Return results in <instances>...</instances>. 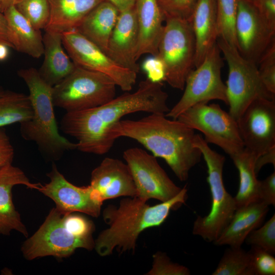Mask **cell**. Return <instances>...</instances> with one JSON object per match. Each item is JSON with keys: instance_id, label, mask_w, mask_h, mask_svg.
Returning <instances> with one entry per match:
<instances>
[{"instance_id": "obj_1", "label": "cell", "mask_w": 275, "mask_h": 275, "mask_svg": "<svg viewBox=\"0 0 275 275\" xmlns=\"http://www.w3.org/2000/svg\"><path fill=\"white\" fill-rule=\"evenodd\" d=\"M168 95L161 82L148 78L141 81L133 93H126L92 108L66 112L61 121V129L76 139L77 150L102 155L113 145L108 131L124 116L138 112L166 114L170 109Z\"/></svg>"}, {"instance_id": "obj_2", "label": "cell", "mask_w": 275, "mask_h": 275, "mask_svg": "<svg viewBox=\"0 0 275 275\" xmlns=\"http://www.w3.org/2000/svg\"><path fill=\"white\" fill-rule=\"evenodd\" d=\"M195 134L178 120L155 113L138 120H121L108 131L113 144L118 138H129L163 159L181 181L188 179L190 170L201 160L202 153L194 143Z\"/></svg>"}, {"instance_id": "obj_3", "label": "cell", "mask_w": 275, "mask_h": 275, "mask_svg": "<svg viewBox=\"0 0 275 275\" xmlns=\"http://www.w3.org/2000/svg\"><path fill=\"white\" fill-rule=\"evenodd\" d=\"M187 193L185 186L173 198L154 206L137 197L121 199L118 207L107 206L102 216L108 227L95 240L97 254L102 257L108 256L116 248L120 253L134 252L140 234L146 229L161 225L171 210L185 203Z\"/></svg>"}, {"instance_id": "obj_4", "label": "cell", "mask_w": 275, "mask_h": 275, "mask_svg": "<svg viewBox=\"0 0 275 275\" xmlns=\"http://www.w3.org/2000/svg\"><path fill=\"white\" fill-rule=\"evenodd\" d=\"M94 230L93 222L86 217L73 212L63 213L54 207L21 250L28 260L48 256L68 257L77 249H94Z\"/></svg>"}, {"instance_id": "obj_5", "label": "cell", "mask_w": 275, "mask_h": 275, "mask_svg": "<svg viewBox=\"0 0 275 275\" xmlns=\"http://www.w3.org/2000/svg\"><path fill=\"white\" fill-rule=\"evenodd\" d=\"M18 75L28 87L33 107L32 118L20 123L22 138L35 142L40 152L52 160L59 159L66 151L76 149V143L70 142L58 131L52 87L42 79L34 68L20 69Z\"/></svg>"}, {"instance_id": "obj_6", "label": "cell", "mask_w": 275, "mask_h": 275, "mask_svg": "<svg viewBox=\"0 0 275 275\" xmlns=\"http://www.w3.org/2000/svg\"><path fill=\"white\" fill-rule=\"evenodd\" d=\"M194 145L203 156L207 167V182L211 196V206L209 213L198 216L193 233L208 242H214L232 219L236 210L234 198L226 190L223 179L225 157L213 150L201 134H196Z\"/></svg>"}, {"instance_id": "obj_7", "label": "cell", "mask_w": 275, "mask_h": 275, "mask_svg": "<svg viewBox=\"0 0 275 275\" xmlns=\"http://www.w3.org/2000/svg\"><path fill=\"white\" fill-rule=\"evenodd\" d=\"M160 38L155 57L162 63L164 81L182 90L189 73L195 67L196 42L190 21L168 17Z\"/></svg>"}, {"instance_id": "obj_8", "label": "cell", "mask_w": 275, "mask_h": 275, "mask_svg": "<svg viewBox=\"0 0 275 275\" xmlns=\"http://www.w3.org/2000/svg\"><path fill=\"white\" fill-rule=\"evenodd\" d=\"M116 84L107 75L78 66L52 87L54 106L66 112L102 105L115 97Z\"/></svg>"}, {"instance_id": "obj_9", "label": "cell", "mask_w": 275, "mask_h": 275, "mask_svg": "<svg viewBox=\"0 0 275 275\" xmlns=\"http://www.w3.org/2000/svg\"><path fill=\"white\" fill-rule=\"evenodd\" d=\"M228 66L227 95L229 113L236 121L254 100L265 98L274 100L263 84L257 65L239 53L237 48L220 38L216 41Z\"/></svg>"}, {"instance_id": "obj_10", "label": "cell", "mask_w": 275, "mask_h": 275, "mask_svg": "<svg viewBox=\"0 0 275 275\" xmlns=\"http://www.w3.org/2000/svg\"><path fill=\"white\" fill-rule=\"evenodd\" d=\"M221 53L216 43L202 63L189 73L182 97L165 114L167 117L177 119L188 108L212 100H220L228 105L226 85L221 77L223 62Z\"/></svg>"}, {"instance_id": "obj_11", "label": "cell", "mask_w": 275, "mask_h": 275, "mask_svg": "<svg viewBox=\"0 0 275 275\" xmlns=\"http://www.w3.org/2000/svg\"><path fill=\"white\" fill-rule=\"evenodd\" d=\"M177 119L200 131L207 143L219 147L230 157L244 149L237 121L217 104H197L183 112Z\"/></svg>"}, {"instance_id": "obj_12", "label": "cell", "mask_w": 275, "mask_h": 275, "mask_svg": "<svg viewBox=\"0 0 275 275\" xmlns=\"http://www.w3.org/2000/svg\"><path fill=\"white\" fill-rule=\"evenodd\" d=\"M62 39L64 48L76 66L107 75L124 91L132 89L137 73L118 64L76 30L63 33Z\"/></svg>"}, {"instance_id": "obj_13", "label": "cell", "mask_w": 275, "mask_h": 275, "mask_svg": "<svg viewBox=\"0 0 275 275\" xmlns=\"http://www.w3.org/2000/svg\"><path fill=\"white\" fill-rule=\"evenodd\" d=\"M123 157L132 176L138 191L137 197L147 201L154 199L166 202L181 190L160 167L156 157L139 148H131Z\"/></svg>"}, {"instance_id": "obj_14", "label": "cell", "mask_w": 275, "mask_h": 275, "mask_svg": "<svg viewBox=\"0 0 275 275\" xmlns=\"http://www.w3.org/2000/svg\"><path fill=\"white\" fill-rule=\"evenodd\" d=\"M237 122L244 148L256 159L275 146V99H255Z\"/></svg>"}, {"instance_id": "obj_15", "label": "cell", "mask_w": 275, "mask_h": 275, "mask_svg": "<svg viewBox=\"0 0 275 275\" xmlns=\"http://www.w3.org/2000/svg\"><path fill=\"white\" fill-rule=\"evenodd\" d=\"M237 49L244 58L258 64L275 41L272 29L253 5L238 0L235 24Z\"/></svg>"}, {"instance_id": "obj_16", "label": "cell", "mask_w": 275, "mask_h": 275, "mask_svg": "<svg viewBox=\"0 0 275 275\" xmlns=\"http://www.w3.org/2000/svg\"><path fill=\"white\" fill-rule=\"evenodd\" d=\"M47 176L49 182L41 184L38 190L53 200L58 210L63 213L80 212L95 217L99 216L103 202L90 185H73L58 171L54 163Z\"/></svg>"}, {"instance_id": "obj_17", "label": "cell", "mask_w": 275, "mask_h": 275, "mask_svg": "<svg viewBox=\"0 0 275 275\" xmlns=\"http://www.w3.org/2000/svg\"><path fill=\"white\" fill-rule=\"evenodd\" d=\"M91 187L101 201L119 197H135L137 189L127 163L106 157L91 173Z\"/></svg>"}, {"instance_id": "obj_18", "label": "cell", "mask_w": 275, "mask_h": 275, "mask_svg": "<svg viewBox=\"0 0 275 275\" xmlns=\"http://www.w3.org/2000/svg\"><path fill=\"white\" fill-rule=\"evenodd\" d=\"M139 44V31L133 8L120 12L111 35L107 55L120 65L136 73L139 66L136 59Z\"/></svg>"}, {"instance_id": "obj_19", "label": "cell", "mask_w": 275, "mask_h": 275, "mask_svg": "<svg viewBox=\"0 0 275 275\" xmlns=\"http://www.w3.org/2000/svg\"><path fill=\"white\" fill-rule=\"evenodd\" d=\"M19 184L38 190L41 184L30 182L21 169L12 164L0 169V234L9 235L12 230H16L25 237L28 236L12 200V188Z\"/></svg>"}, {"instance_id": "obj_20", "label": "cell", "mask_w": 275, "mask_h": 275, "mask_svg": "<svg viewBox=\"0 0 275 275\" xmlns=\"http://www.w3.org/2000/svg\"><path fill=\"white\" fill-rule=\"evenodd\" d=\"M268 210L269 206L259 200L237 208L229 224L214 244L241 246L249 233L261 225Z\"/></svg>"}, {"instance_id": "obj_21", "label": "cell", "mask_w": 275, "mask_h": 275, "mask_svg": "<svg viewBox=\"0 0 275 275\" xmlns=\"http://www.w3.org/2000/svg\"><path fill=\"white\" fill-rule=\"evenodd\" d=\"M135 10L139 31L138 61L145 54L156 56L164 18L157 0H136Z\"/></svg>"}, {"instance_id": "obj_22", "label": "cell", "mask_w": 275, "mask_h": 275, "mask_svg": "<svg viewBox=\"0 0 275 275\" xmlns=\"http://www.w3.org/2000/svg\"><path fill=\"white\" fill-rule=\"evenodd\" d=\"M189 21L195 38L197 67L218 39L216 0H197Z\"/></svg>"}, {"instance_id": "obj_23", "label": "cell", "mask_w": 275, "mask_h": 275, "mask_svg": "<svg viewBox=\"0 0 275 275\" xmlns=\"http://www.w3.org/2000/svg\"><path fill=\"white\" fill-rule=\"evenodd\" d=\"M43 42L44 59L38 71L42 79L53 87L71 74L76 66L63 49L62 34L45 31Z\"/></svg>"}, {"instance_id": "obj_24", "label": "cell", "mask_w": 275, "mask_h": 275, "mask_svg": "<svg viewBox=\"0 0 275 275\" xmlns=\"http://www.w3.org/2000/svg\"><path fill=\"white\" fill-rule=\"evenodd\" d=\"M119 13L113 4L104 0L88 14L75 30L107 54L108 41Z\"/></svg>"}, {"instance_id": "obj_25", "label": "cell", "mask_w": 275, "mask_h": 275, "mask_svg": "<svg viewBox=\"0 0 275 275\" xmlns=\"http://www.w3.org/2000/svg\"><path fill=\"white\" fill-rule=\"evenodd\" d=\"M7 21L10 38L13 48L34 58L44 53L43 36L17 10L11 6L3 13Z\"/></svg>"}, {"instance_id": "obj_26", "label": "cell", "mask_w": 275, "mask_h": 275, "mask_svg": "<svg viewBox=\"0 0 275 275\" xmlns=\"http://www.w3.org/2000/svg\"><path fill=\"white\" fill-rule=\"evenodd\" d=\"M50 18L45 31L62 34L75 30L84 18L104 0H48Z\"/></svg>"}, {"instance_id": "obj_27", "label": "cell", "mask_w": 275, "mask_h": 275, "mask_svg": "<svg viewBox=\"0 0 275 275\" xmlns=\"http://www.w3.org/2000/svg\"><path fill=\"white\" fill-rule=\"evenodd\" d=\"M239 175L238 192L234 197L236 209L258 200L259 181L255 170L256 157L245 148L231 157Z\"/></svg>"}, {"instance_id": "obj_28", "label": "cell", "mask_w": 275, "mask_h": 275, "mask_svg": "<svg viewBox=\"0 0 275 275\" xmlns=\"http://www.w3.org/2000/svg\"><path fill=\"white\" fill-rule=\"evenodd\" d=\"M33 117V107L29 95L5 91L0 96V128L15 123L20 124Z\"/></svg>"}, {"instance_id": "obj_29", "label": "cell", "mask_w": 275, "mask_h": 275, "mask_svg": "<svg viewBox=\"0 0 275 275\" xmlns=\"http://www.w3.org/2000/svg\"><path fill=\"white\" fill-rule=\"evenodd\" d=\"M212 274L253 275L249 252L241 246H229Z\"/></svg>"}, {"instance_id": "obj_30", "label": "cell", "mask_w": 275, "mask_h": 275, "mask_svg": "<svg viewBox=\"0 0 275 275\" xmlns=\"http://www.w3.org/2000/svg\"><path fill=\"white\" fill-rule=\"evenodd\" d=\"M237 4L238 0H216L218 38L236 48Z\"/></svg>"}, {"instance_id": "obj_31", "label": "cell", "mask_w": 275, "mask_h": 275, "mask_svg": "<svg viewBox=\"0 0 275 275\" xmlns=\"http://www.w3.org/2000/svg\"><path fill=\"white\" fill-rule=\"evenodd\" d=\"M15 7L36 30L40 31L47 26L50 18L48 0H22Z\"/></svg>"}, {"instance_id": "obj_32", "label": "cell", "mask_w": 275, "mask_h": 275, "mask_svg": "<svg viewBox=\"0 0 275 275\" xmlns=\"http://www.w3.org/2000/svg\"><path fill=\"white\" fill-rule=\"evenodd\" d=\"M248 245L259 247L273 255L275 253V214L261 227L253 230L246 237Z\"/></svg>"}, {"instance_id": "obj_33", "label": "cell", "mask_w": 275, "mask_h": 275, "mask_svg": "<svg viewBox=\"0 0 275 275\" xmlns=\"http://www.w3.org/2000/svg\"><path fill=\"white\" fill-rule=\"evenodd\" d=\"M261 80L267 90L275 95V41L266 50L258 66Z\"/></svg>"}, {"instance_id": "obj_34", "label": "cell", "mask_w": 275, "mask_h": 275, "mask_svg": "<svg viewBox=\"0 0 275 275\" xmlns=\"http://www.w3.org/2000/svg\"><path fill=\"white\" fill-rule=\"evenodd\" d=\"M253 275H274L275 258L273 255L257 246L248 251Z\"/></svg>"}, {"instance_id": "obj_35", "label": "cell", "mask_w": 275, "mask_h": 275, "mask_svg": "<svg viewBox=\"0 0 275 275\" xmlns=\"http://www.w3.org/2000/svg\"><path fill=\"white\" fill-rule=\"evenodd\" d=\"M189 269L186 266L173 262L166 253L157 252L153 255L151 269L149 275H189Z\"/></svg>"}, {"instance_id": "obj_36", "label": "cell", "mask_w": 275, "mask_h": 275, "mask_svg": "<svg viewBox=\"0 0 275 275\" xmlns=\"http://www.w3.org/2000/svg\"><path fill=\"white\" fill-rule=\"evenodd\" d=\"M197 0H157L164 18L190 20Z\"/></svg>"}, {"instance_id": "obj_37", "label": "cell", "mask_w": 275, "mask_h": 275, "mask_svg": "<svg viewBox=\"0 0 275 275\" xmlns=\"http://www.w3.org/2000/svg\"><path fill=\"white\" fill-rule=\"evenodd\" d=\"M258 200L268 206L275 205V172L263 180L259 181Z\"/></svg>"}, {"instance_id": "obj_38", "label": "cell", "mask_w": 275, "mask_h": 275, "mask_svg": "<svg viewBox=\"0 0 275 275\" xmlns=\"http://www.w3.org/2000/svg\"><path fill=\"white\" fill-rule=\"evenodd\" d=\"M142 68L147 75V78L153 82L164 81V73L163 65L156 57H153L145 60Z\"/></svg>"}, {"instance_id": "obj_39", "label": "cell", "mask_w": 275, "mask_h": 275, "mask_svg": "<svg viewBox=\"0 0 275 275\" xmlns=\"http://www.w3.org/2000/svg\"><path fill=\"white\" fill-rule=\"evenodd\" d=\"M14 155V148L5 130L0 128V169L12 164Z\"/></svg>"}, {"instance_id": "obj_40", "label": "cell", "mask_w": 275, "mask_h": 275, "mask_svg": "<svg viewBox=\"0 0 275 275\" xmlns=\"http://www.w3.org/2000/svg\"><path fill=\"white\" fill-rule=\"evenodd\" d=\"M255 7L270 28L275 30V0H263Z\"/></svg>"}, {"instance_id": "obj_41", "label": "cell", "mask_w": 275, "mask_h": 275, "mask_svg": "<svg viewBox=\"0 0 275 275\" xmlns=\"http://www.w3.org/2000/svg\"><path fill=\"white\" fill-rule=\"evenodd\" d=\"M271 164L275 167V146L257 158L255 163V170L257 174L265 164Z\"/></svg>"}, {"instance_id": "obj_42", "label": "cell", "mask_w": 275, "mask_h": 275, "mask_svg": "<svg viewBox=\"0 0 275 275\" xmlns=\"http://www.w3.org/2000/svg\"><path fill=\"white\" fill-rule=\"evenodd\" d=\"M0 43L13 48L11 42L7 21L4 14L0 12Z\"/></svg>"}, {"instance_id": "obj_43", "label": "cell", "mask_w": 275, "mask_h": 275, "mask_svg": "<svg viewBox=\"0 0 275 275\" xmlns=\"http://www.w3.org/2000/svg\"><path fill=\"white\" fill-rule=\"evenodd\" d=\"M113 4L119 11H124L133 8L136 0H106Z\"/></svg>"}, {"instance_id": "obj_44", "label": "cell", "mask_w": 275, "mask_h": 275, "mask_svg": "<svg viewBox=\"0 0 275 275\" xmlns=\"http://www.w3.org/2000/svg\"><path fill=\"white\" fill-rule=\"evenodd\" d=\"M22 0H0V12H4L11 6H15Z\"/></svg>"}, {"instance_id": "obj_45", "label": "cell", "mask_w": 275, "mask_h": 275, "mask_svg": "<svg viewBox=\"0 0 275 275\" xmlns=\"http://www.w3.org/2000/svg\"><path fill=\"white\" fill-rule=\"evenodd\" d=\"M8 54V46L4 44L0 43V61L5 60Z\"/></svg>"}, {"instance_id": "obj_46", "label": "cell", "mask_w": 275, "mask_h": 275, "mask_svg": "<svg viewBox=\"0 0 275 275\" xmlns=\"http://www.w3.org/2000/svg\"><path fill=\"white\" fill-rule=\"evenodd\" d=\"M256 6L263 0H242Z\"/></svg>"}, {"instance_id": "obj_47", "label": "cell", "mask_w": 275, "mask_h": 275, "mask_svg": "<svg viewBox=\"0 0 275 275\" xmlns=\"http://www.w3.org/2000/svg\"><path fill=\"white\" fill-rule=\"evenodd\" d=\"M4 92H5V91L3 90V89L2 88L0 87V96L1 95H2L4 93Z\"/></svg>"}]
</instances>
